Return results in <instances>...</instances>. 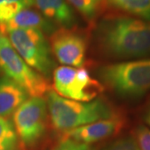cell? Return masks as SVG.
Wrapping results in <instances>:
<instances>
[{
  "mask_svg": "<svg viewBox=\"0 0 150 150\" xmlns=\"http://www.w3.org/2000/svg\"><path fill=\"white\" fill-rule=\"evenodd\" d=\"M98 47L116 59H133L150 54V21L127 16H109L95 31Z\"/></svg>",
  "mask_w": 150,
  "mask_h": 150,
  "instance_id": "cell-1",
  "label": "cell"
},
{
  "mask_svg": "<svg viewBox=\"0 0 150 150\" xmlns=\"http://www.w3.org/2000/svg\"><path fill=\"white\" fill-rule=\"evenodd\" d=\"M46 101L52 125L63 132L118 115L110 103L103 98L79 102L63 98L50 90L46 93Z\"/></svg>",
  "mask_w": 150,
  "mask_h": 150,
  "instance_id": "cell-2",
  "label": "cell"
},
{
  "mask_svg": "<svg viewBox=\"0 0 150 150\" xmlns=\"http://www.w3.org/2000/svg\"><path fill=\"white\" fill-rule=\"evenodd\" d=\"M98 76L103 85L118 96L139 98L150 91V59L103 65Z\"/></svg>",
  "mask_w": 150,
  "mask_h": 150,
  "instance_id": "cell-3",
  "label": "cell"
},
{
  "mask_svg": "<svg viewBox=\"0 0 150 150\" xmlns=\"http://www.w3.org/2000/svg\"><path fill=\"white\" fill-rule=\"evenodd\" d=\"M12 46L30 68L46 79L56 69L49 42L36 28H18L7 33Z\"/></svg>",
  "mask_w": 150,
  "mask_h": 150,
  "instance_id": "cell-4",
  "label": "cell"
},
{
  "mask_svg": "<svg viewBox=\"0 0 150 150\" xmlns=\"http://www.w3.org/2000/svg\"><path fill=\"white\" fill-rule=\"evenodd\" d=\"M0 69L25 89L30 97H43L50 86L48 80L30 68L12 46L8 36L0 33Z\"/></svg>",
  "mask_w": 150,
  "mask_h": 150,
  "instance_id": "cell-5",
  "label": "cell"
},
{
  "mask_svg": "<svg viewBox=\"0 0 150 150\" xmlns=\"http://www.w3.org/2000/svg\"><path fill=\"white\" fill-rule=\"evenodd\" d=\"M52 76L54 92L71 100L89 102L104 89V86L83 68L61 66L54 69Z\"/></svg>",
  "mask_w": 150,
  "mask_h": 150,
  "instance_id": "cell-6",
  "label": "cell"
},
{
  "mask_svg": "<svg viewBox=\"0 0 150 150\" xmlns=\"http://www.w3.org/2000/svg\"><path fill=\"white\" fill-rule=\"evenodd\" d=\"M48 112L43 97H31L17 108L13 123L23 144L31 147L43 139L47 130Z\"/></svg>",
  "mask_w": 150,
  "mask_h": 150,
  "instance_id": "cell-7",
  "label": "cell"
},
{
  "mask_svg": "<svg viewBox=\"0 0 150 150\" xmlns=\"http://www.w3.org/2000/svg\"><path fill=\"white\" fill-rule=\"evenodd\" d=\"M50 48L52 54L63 66L82 67L85 62L87 39L72 28H57L50 36Z\"/></svg>",
  "mask_w": 150,
  "mask_h": 150,
  "instance_id": "cell-8",
  "label": "cell"
},
{
  "mask_svg": "<svg viewBox=\"0 0 150 150\" xmlns=\"http://www.w3.org/2000/svg\"><path fill=\"white\" fill-rule=\"evenodd\" d=\"M123 124L124 119L118 114L112 118L98 120L94 123L64 131L63 132V138L88 145L118 134L123 129Z\"/></svg>",
  "mask_w": 150,
  "mask_h": 150,
  "instance_id": "cell-9",
  "label": "cell"
},
{
  "mask_svg": "<svg viewBox=\"0 0 150 150\" xmlns=\"http://www.w3.org/2000/svg\"><path fill=\"white\" fill-rule=\"evenodd\" d=\"M18 28H36L49 34L57 30L56 24L53 22L48 20L39 12L28 8L18 13L6 23L0 25V33L7 35L8 31Z\"/></svg>",
  "mask_w": 150,
  "mask_h": 150,
  "instance_id": "cell-10",
  "label": "cell"
},
{
  "mask_svg": "<svg viewBox=\"0 0 150 150\" xmlns=\"http://www.w3.org/2000/svg\"><path fill=\"white\" fill-rule=\"evenodd\" d=\"M39 13L62 28H71L76 23L74 13L66 0H33Z\"/></svg>",
  "mask_w": 150,
  "mask_h": 150,
  "instance_id": "cell-11",
  "label": "cell"
},
{
  "mask_svg": "<svg viewBox=\"0 0 150 150\" xmlns=\"http://www.w3.org/2000/svg\"><path fill=\"white\" fill-rule=\"evenodd\" d=\"M28 93L8 77L0 78V118H6L16 111L28 98Z\"/></svg>",
  "mask_w": 150,
  "mask_h": 150,
  "instance_id": "cell-12",
  "label": "cell"
},
{
  "mask_svg": "<svg viewBox=\"0 0 150 150\" xmlns=\"http://www.w3.org/2000/svg\"><path fill=\"white\" fill-rule=\"evenodd\" d=\"M108 3L119 10L150 21V0H108Z\"/></svg>",
  "mask_w": 150,
  "mask_h": 150,
  "instance_id": "cell-13",
  "label": "cell"
},
{
  "mask_svg": "<svg viewBox=\"0 0 150 150\" xmlns=\"http://www.w3.org/2000/svg\"><path fill=\"white\" fill-rule=\"evenodd\" d=\"M18 137L13 122L0 118V150H17Z\"/></svg>",
  "mask_w": 150,
  "mask_h": 150,
  "instance_id": "cell-14",
  "label": "cell"
},
{
  "mask_svg": "<svg viewBox=\"0 0 150 150\" xmlns=\"http://www.w3.org/2000/svg\"><path fill=\"white\" fill-rule=\"evenodd\" d=\"M88 20H93L108 0H66Z\"/></svg>",
  "mask_w": 150,
  "mask_h": 150,
  "instance_id": "cell-15",
  "label": "cell"
},
{
  "mask_svg": "<svg viewBox=\"0 0 150 150\" xmlns=\"http://www.w3.org/2000/svg\"><path fill=\"white\" fill-rule=\"evenodd\" d=\"M23 8H26L25 5L18 2H10L0 4V25L9 21Z\"/></svg>",
  "mask_w": 150,
  "mask_h": 150,
  "instance_id": "cell-16",
  "label": "cell"
},
{
  "mask_svg": "<svg viewBox=\"0 0 150 150\" xmlns=\"http://www.w3.org/2000/svg\"><path fill=\"white\" fill-rule=\"evenodd\" d=\"M103 150H141L134 136H125L117 139Z\"/></svg>",
  "mask_w": 150,
  "mask_h": 150,
  "instance_id": "cell-17",
  "label": "cell"
},
{
  "mask_svg": "<svg viewBox=\"0 0 150 150\" xmlns=\"http://www.w3.org/2000/svg\"><path fill=\"white\" fill-rule=\"evenodd\" d=\"M135 139L141 150H150V129L140 125L135 131Z\"/></svg>",
  "mask_w": 150,
  "mask_h": 150,
  "instance_id": "cell-18",
  "label": "cell"
},
{
  "mask_svg": "<svg viewBox=\"0 0 150 150\" xmlns=\"http://www.w3.org/2000/svg\"><path fill=\"white\" fill-rule=\"evenodd\" d=\"M53 150H92L88 144L69 139H62Z\"/></svg>",
  "mask_w": 150,
  "mask_h": 150,
  "instance_id": "cell-19",
  "label": "cell"
},
{
  "mask_svg": "<svg viewBox=\"0 0 150 150\" xmlns=\"http://www.w3.org/2000/svg\"><path fill=\"white\" fill-rule=\"evenodd\" d=\"M10 2H18L21 3L23 5H25L26 8H29L34 5L33 0H0V4H4V3H10Z\"/></svg>",
  "mask_w": 150,
  "mask_h": 150,
  "instance_id": "cell-20",
  "label": "cell"
},
{
  "mask_svg": "<svg viewBox=\"0 0 150 150\" xmlns=\"http://www.w3.org/2000/svg\"><path fill=\"white\" fill-rule=\"evenodd\" d=\"M144 119H145V122L147 123V124L150 126V107L148 109V111L146 112V113H145Z\"/></svg>",
  "mask_w": 150,
  "mask_h": 150,
  "instance_id": "cell-21",
  "label": "cell"
},
{
  "mask_svg": "<svg viewBox=\"0 0 150 150\" xmlns=\"http://www.w3.org/2000/svg\"><path fill=\"white\" fill-rule=\"evenodd\" d=\"M1 71H2V70H1V69H0V74H1Z\"/></svg>",
  "mask_w": 150,
  "mask_h": 150,
  "instance_id": "cell-22",
  "label": "cell"
}]
</instances>
